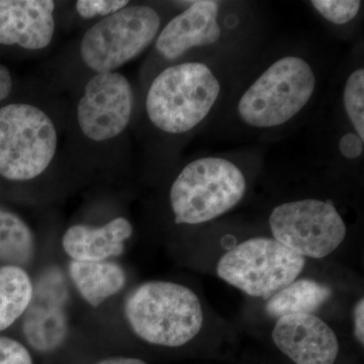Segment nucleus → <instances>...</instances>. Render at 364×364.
<instances>
[{"label": "nucleus", "mask_w": 364, "mask_h": 364, "mask_svg": "<svg viewBox=\"0 0 364 364\" xmlns=\"http://www.w3.org/2000/svg\"><path fill=\"white\" fill-rule=\"evenodd\" d=\"M343 107L354 133L364 141V69L351 72L344 83Z\"/></svg>", "instance_id": "6ab92c4d"}, {"label": "nucleus", "mask_w": 364, "mask_h": 364, "mask_svg": "<svg viewBox=\"0 0 364 364\" xmlns=\"http://www.w3.org/2000/svg\"><path fill=\"white\" fill-rule=\"evenodd\" d=\"M13 90V78L6 66L0 64V102L6 100Z\"/></svg>", "instance_id": "393cba45"}, {"label": "nucleus", "mask_w": 364, "mask_h": 364, "mask_svg": "<svg viewBox=\"0 0 364 364\" xmlns=\"http://www.w3.org/2000/svg\"><path fill=\"white\" fill-rule=\"evenodd\" d=\"M127 0H78L76 11L83 18L109 16L128 6Z\"/></svg>", "instance_id": "412c9836"}, {"label": "nucleus", "mask_w": 364, "mask_h": 364, "mask_svg": "<svg viewBox=\"0 0 364 364\" xmlns=\"http://www.w3.org/2000/svg\"><path fill=\"white\" fill-rule=\"evenodd\" d=\"M311 4L326 21L336 26L350 23L360 11L359 0H313Z\"/></svg>", "instance_id": "aec40b11"}, {"label": "nucleus", "mask_w": 364, "mask_h": 364, "mask_svg": "<svg viewBox=\"0 0 364 364\" xmlns=\"http://www.w3.org/2000/svg\"><path fill=\"white\" fill-rule=\"evenodd\" d=\"M97 364H148L142 359L131 358H112L104 359Z\"/></svg>", "instance_id": "a878e982"}, {"label": "nucleus", "mask_w": 364, "mask_h": 364, "mask_svg": "<svg viewBox=\"0 0 364 364\" xmlns=\"http://www.w3.org/2000/svg\"><path fill=\"white\" fill-rule=\"evenodd\" d=\"M133 109V88L126 76L116 71L97 73L79 100V128L95 142L111 140L126 130Z\"/></svg>", "instance_id": "1a4fd4ad"}, {"label": "nucleus", "mask_w": 364, "mask_h": 364, "mask_svg": "<svg viewBox=\"0 0 364 364\" xmlns=\"http://www.w3.org/2000/svg\"><path fill=\"white\" fill-rule=\"evenodd\" d=\"M161 28L159 14L149 6H126L95 23L83 36L80 55L97 73L114 72L142 54Z\"/></svg>", "instance_id": "0eeeda50"}, {"label": "nucleus", "mask_w": 364, "mask_h": 364, "mask_svg": "<svg viewBox=\"0 0 364 364\" xmlns=\"http://www.w3.org/2000/svg\"><path fill=\"white\" fill-rule=\"evenodd\" d=\"M35 236L21 217L0 208V261L23 267L35 256Z\"/></svg>", "instance_id": "a211bd4d"}, {"label": "nucleus", "mask_w": 364, "mask_h": 364, "mask_svg": "<svg viewBox=\"0 0 364 364\" xmlns=\"http://www.w3.org/2000/svg\"><path fill=\"white\" fill-rule=\"evenodd\" d=\"M272 339L296 364H334L338 356L336 334L314 314H293L277 318Z\"/></svg>", "instance_id": "9b49d317"}, {"label": "nucleus", "mask_w": 364, "mask_h": 364, "mask_svg": "<svg viewBox=\"0 0 364 364\" xmlns=\"http://www.w3.org/2000/svg\"><path fill=\"white\" fill-rule=\"evenodd\" d=\"M273 238L301 257L323 258L346 237V225L331 200L306 198L282 203L269 215Z\"/></svg>", "instance_id": "6e6552de"}, {"label": "nucleus", "mask_w": 364, "mask_h": 364, "mask_svg": "<svg viewBox=\"0 0 364 364\" xmlns=\"http://www.w3.org/2000/svg\"><path fill=\"white\" fill-rule=\"evenodd\" d=\"M221 4L215 0H196L177 14L156 38V49L165 59L177 60L193 49L208 48L222 39Z\"/></svg>", "instance_id": "f8f14e48"}, {"label": "nucleus", "mask_w": 364, "mask_h": 364, "mask_svg": "<svg viewBox=\"0 0 364 364\" xmlns=\"http://www.w3.org/2000/svg\"><path fill=\"white\" fill-rule=\"evenodd\" d=\"M222 95V83L207 63L181 62L167 67L151 83L146 112L164 133H189L207 119Z\"/></svg>", "instance_id": "f257e3e1"}, {"label": "nucleus", "mask_w": 364, "mask_h": 364, "mask_svg": "<svg viewBox=\"0 0 364 364\" xmlns=\"http://www.w3.org/2000/svg\"><path fill=\"white\" fill-rule=\"evenodd\" d=\"M133 235V226L119 217L102 227L74 225L66 230L62 247L72 260L105 261L121 255L124 242Z\"/></svg>", "instance_id": "4468645a"}, {"label": "nucleus", "mask_w": 364, "mask_h": 364, "mask_svg": "<svg viewBox=\"0 0 364 364\" xmlns=\"http://www.w3.org/2000/svg\"><path fill=\"white\" fill-rule=\"evenodd\" d=\"M354 335L361 345L364 344V299H360L354 306Z\"/></svg>", "instance_id": "b1692460"}, {"label": "nucleus", "mask_w": 364, "mask_h": 364, "mask_svg": "<svg viewBox=\"0 0 364 364\" xmlns=\"http://www.w3.org/2000/svg\"><path fill=\"white\" fill-rule=\"evenodd\" d=\"M69 277L81 298L93 308L119 294L127 282L124 268L107 260H71Z\"/></svg>", "instance_id": "2eb2a0df"}, {"label": "nucleus", "mask_w": 364, "mask_h": 364, "mask_svg": "<svg viewBox=\"0 0 364 364\" xmlns=\"http://www.w3.org/2000/svg\"><path fill=\"white\" fill-rule=\"evenodd\" d=\"M305 258L274 238L242 242L218 263L220 279L254 298L269 299L303 272Z\"/></svg>", "instance_id": "423d86ee"}, {"label": "nucleus", "mask_w": 364, "mask_h": 364, "mask_svg": "<svg viewBox=\"0 0 364 364\" xmlns=\"http://www.w3.org/2000/svg\"><path fill=\"white\" fill-rule=\"evenodd\" d=\"M66 299L59 272L46 273L33 287L32 301L23 315V336L33 350L49 353L65 342L69 331Z\"/></svg>", "instance_id": "9d476101"}, {"label": "nucleus", "mask_w": 364, "mask_h": 364, "mask_svg": "<svg viewBox=\"0 0 364 364\" xmlns=\"http://www.w3.org/2000/svg\"><path fill=\"white\" fill-rule=\"evenodd\" d=\"M247 179L229 158L205 156L189 162L170 188L176 224L198 225L226 214L243 200Z\"/></svg>", "instance_id": "20e7f679"}, {"label": "nucleus", "mask_w": 364, "mask_h": 364, "mask_svg": "<svg viewBox=\"0 0 364 364\" xmlns=\"http://www.w3.org/2000/svg\"><path fill=\"white\" fill-rule=\"evenodd\" d=\"M317 90V74L299 55L277 58L261 72L242 93L237 114L256 130L287 124L308 107Z\"/></svg>", "instance_id": "f03ea898"}, {"label": "nucleus", "mask_w": 364, "mask_h": 364, "mask_svg": "<svg viewBox=\"0 0 364 364\" xmlns=\"http://www.w3.org/2000/svg\"><path fill=\"white\" fill-rule=\"evenodd\" d=\"M52 0H0V44L42 50L55 33Z\"/></svg>", "instance_id": "ddd939ff"}, {"label": "nucleus", "mask_w": 364, "mask_h": 364, "mask_svg": "<svg viewBox=\"0 0 364 364\" xmlns=\"http://www.w3.org/2000/svg\"><path fill=\"white\" fill-rule=\"evenodd\" d=\"M33 294L32 279L23 267H0V331L23 317Z\"/></svg>", "instance_id": "f3484780"}, {"label": "nucleus", "mask_w": 364, "mask_h": 364, "mask_svg": "<svg viewBox=\"0 0 364 364\" xmlns=\"http://www.w3.org/2000/svg\"><path fill=\"white\" fill-rule=\"evenodd\" d=\"M329 287L313 279H299L268 299L265 310L273 318L293 314H313L331 296Z\"/></svg>", "instance_id": "dca6fc26"}, {"label": "nucleus", "mask_w": 364, "mask_h": 364, "mask_svg": "<svg viewBox=\"0 0 364 364\" xmlns=\"http://www.w3.org/2000/svg\"><path fill=\"white\" fill-rule=\"evenodd\" d=\"M364 141L355 133H347L340 138L339 152L347 159H358L363 153Z\"/></svg>", "instance_id": "5701e85b"}, {"label": "nucleus", "mask_w": 364, "mask_h": 364, "mask_svg": "<svg viewBox=\"0 0 364 364\" xmlns=\"http://www.w3.org/2000/svg\"><path fill=\"white\" fill-rule=\"evenodd\" d=\"M124 317L139 338L153 345L181 347L200 333L202 305L188 287L170 282H148L126 299Z\"/></svg>", "instance_id": "7ed1b4c3"}, {"label": "nucleus", "mask_w": 364, "mask_h": 364, "mask_svg": "<svg viewBox=\"0 0 364 364\" xmlns=\"http://www.w3.org/2000/svg\"><path fill=\"white\" fill-rule=\"evenodd\" d=\"M0 364H33L30 352L20 342L0 337Z\"/></svg>", "instance_id": "4be33fe9"}, {"label": "nucleus", "mask_w": 364, "mask_h": 364, "mask_svg": "<svg viewBox=\"0 0 364 364\" xmlns=\"http://www.w3.org/2000/svg\"><path fill=\"white\" fill-rule=\"evenodd\" d=\"M58 147V134L40 107L11 104L0 109V176L32 181L44 173Z\"/></svg>", "instance_id": "39448f33"}]
</instances>
